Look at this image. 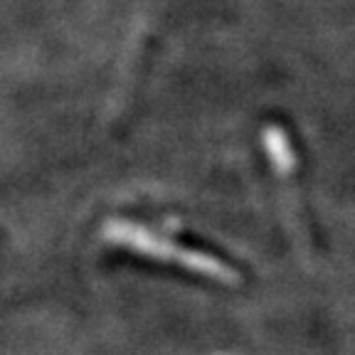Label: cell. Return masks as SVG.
<instances>
[{"label": "cell", "instance_id": "1", "mask_svg": "<svg viewBox=\"0 0 355 355\" xmlns=\"http://www.w3.org/2000/svg\"><path fill=\"white\" fill-rule=\"evenodd\" d=\"M106 234H109V239H114V242H121V244H126V247H131V250L150 254L153 259L173 261V264L185 266L190 272L205 274V277L215 279V282H222V284H232V286L239 284V274L232 272L227 264H222L215 257L183 250V247H178V244L166 242V239L150 234L148 230L136 227L131 222H109V225H106Z\"/></svg>", "mask_w": 355, "mask_h": 355}]
</instances>
